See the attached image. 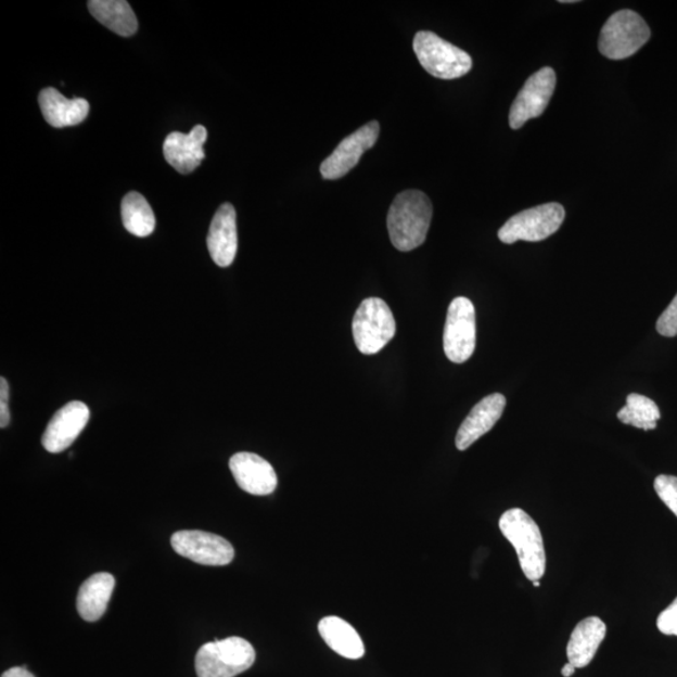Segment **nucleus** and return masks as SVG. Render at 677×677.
<instances>
[{"mask_svg":"<svg viewBox=\"0 0 677 677\" xmlns=\"http://www.w3.org/2000/svg\"><path fill=\"white\" fill-rule=\"evenodd\" d=\"M432 215V203L424 192L408 190L399 193L386 217L393 246L407 253L423 245L429 235Z\"/></svg>","mask_w":677,"mask_h":677,"instance_id":"nucleus-1","label":"nucleus"},{"mask_svg":"<svg viewBox=\"0 0 677 677\" xmlns=\"http://www.w3.org/2000/svg\"><path fill=\"white\" fill-rule=\"evenodd\" d=\"M499 529L518 552L523 574L539 582L546 572V552L541 529L521 508H512L499 519Z\"/></svg>","mask_w":677,"mask_h":677,"instance_id":"nucleus-2","label":"nucleus"},{"mask_svg":"<svg viewBox=\"0 0 677 677\" xmlns=\"http://www.w3.org/2000/svg\"><path fill=\"white\" fill-rule=\"evenodd\" d=\"M256 652L245 639L228 638L207 642L197 651L195 659L199 677H235L255 663Z\"/></svg>","mask_w":677,"mask_h":677,"instance_id":"nucleus-3","label":"nucleus"},{"mask_svg":"<svg viewBox=\"0 0 677 677\" xmlns=\"http://www.w3.org/2000/svg\"><path fill=\"white\" fill-rule=\"evenodd\" d=\"M651 31L640 14L624 10L612 14L604 23L599 50L609 60H625L648 43Z\"/></svg>","mask_w":677,"mask_h":677,"instance_id":"nucleus-4","label":"nucleus"},{"mask_svg":"<svg viewBox=\"0 0 677 677\" xmlns=\"http://www.w3.org/2000/svg\"><path fill=\"white\" fill-rule=\"evenodd\" d=\"M417 59L435 78L456 79L472 69L471 55L432 31H418L413 42Z\"/></svg>","mask_w":677,"mask_h":677,"instance_id":"nucleus-5","label":"nucleus"},{"mask_svg":"<svg viewBox=\"0 0 677 677\" xmlns=\"http://www.w3.org/2000/svg\"><path fill=\"white\" fill-rule=\"evenodd\" d=\"M397 332L393 312L384 301L368 297L353 319V336L357 348L366 356H374L388 344Z\"/></svg>","mask_w":677,"mask_h":677,"instance_id":"nucleus-6","label":"nucleus"},{"mask_svg":"<svg viewBox=\"0 0 677 677\" xmlns=\"http://www.w3.org/2000/svg\"><path fill=\"white\" fill-rule=\"evenodd\" d=\"M566 216L560 204L551 203L525 209L511 217L498 231V238L503 244H514L518 241L538 243L558 232Z\"/></svg>","mask_w":677,"mask_h":677,"instance_id":"nucleus-7","label":"nucleus"},{"mask_svg":"<svg viewBox=\"0 0 677 677\" xmlns=\"http://www.w3.org/2000/svg\"><path fill=\"white\" fill-rule=\"evenodd\" d=\"M475 342H477V325L474 305L467 297H456L449 305L443 335L447 358L456 365H462L473 356Z\"/></svg>","mask_w":677,"mask_h":677,"instance_id":"nucleus-8","label":"nucleus"},{"mask_svg":"<svg viewBox=\"0 0 677 677\" xmlns=\"http://www.w3.org/2000/svg\"><path fill=\"white\" fill-rule=\"evenodd\" d=\"M174 550L182 558L205 566H226L235 558L232 545L221 536L204 531H179L171 538Z\"/></svg>","mask_w":677,"mask_h":677,"instance_id":"nucleus-9","label":"nucleus"},{"mask_svg":"<svg viewBox=\"0 0 677 677\" xmlns=\"http://www.w3.org/2000/svg\"><path fill=\"white\" fill-rule=\"evenodd\" d=\"M555 88V74L551 67H545L532 75L510 111V126L520 130L527 120L542 115L550 103Z\"/></svg>","mask_w":677,"mask_h":677,"instance_id":"nucleus-10","label":"nucleus"},{"mask_svg":"<svg viewBox=\"0 0 677 677\" xmlns=\"http://www.w3.org/2000/svg\"><path fill=\"white\" fill-rule=\"evenodd\" d=\"M381 126L372 120L358 131L346 137L337 144L335 151L320 166L322 179L338 180L348 175L365 153L372 149L378 141Z\"/></svg>","mask_w":677,"mask_h":677,"instance_id":"nucleus-11","label":"nucleus"},{"mask_svg":"<svg viewBox=\"0 0 677 677\" xmlns=\"http://www.w3.org/2000/svg\"><path fill=\"white\" fill-rule=\"evenodd\" d=\"M91 412L82 401H71L56 412L48 423L42 438V445L50 454H61L66 450L90 421Z\"/></svg>","mask_w":677,"mask_h":677,"instance_id":"nucleus-12","label":"nucleus"},{"mask_svg":"<svg viewBox=\"0 0 677 677\" xmlns=\"http://www.w3.org/2000/svg\"><path fill=\"white\" fill-rule=\"evenodd\" d=\"M230 471L238 486L254 496H268L278 487V475L264 458L241 451L230 459Z\"/></svg>","mask_w":677,"mask_h":677,"instance_id":"nucleus-13","label":"nucleus"},{"mask_svg":"<svg viewBox=\"0 0 677 677\" xmlns=\"http://www.w3.org/2000/svg\"><path fill=\"white\" fill-rule=\"evenodd\" d=\"M207 141V130L197 125L190 133L173 132L164 142L165 159L177 173L188 175L203 163L206 157L204 144Z\"/></svg>","mask_w":677,"mask_h":677,"instance_id":"nucleus-14","label":"nucleus"},{"mask_svg":"<svg viewBox=\"0 0 677 677\" xmlns=\"http://www.w3.org/2000/svg\"><path fill=\"white\" fill-rule=\"evenodd\" d=\"M208 253L220 268H229L238 254L237 212L231 204L217 209L207 235Z\"/></svg>","mask_w":677,"mask_h":677,"instance_id":"nucleus-15","label":"nucleus"},{"mask_svg":"<svg viewBox=\"0 0 677 677\" xmlns=\"http://www.w3.org/2000/svg\"><path fill=\"white\" fill-rule=\"evenodd\" d=\"M506 405L504 395L499 393L490 394L488 397L483 398L471 410V413L464 419L461 426H459L456 447L459 450L469 449L473 443L494 429L499 419H501Z\"/></svg>","mask_w":677,"mask_h":677,"instance_id":"nucleus-16","label":"nucleus"},{"mask_svg":"<svg viewBox=\"0 0 677 677\" xmlns=\"http://www.w3.org/2000/svg\"><path fill=\"white\" fill-rule=\"evenodd\" d=\"M38 102L44 119L55 128L82 124L90 113V103L87 100H68L51 87L40 91Z\"/></svg>","mask_w":677,"mask_h":677,"instance_id":"nucleus-17","label":"nucleus"},{"mask_svg":"<svg viewBox=\"0 0 677 677\" xmlns=\"http://www.w3.org/2000/svg\"><path fill=\"white\" fill-rule=\"evenodd\" d=\"M606 625L599 617L592 616L579 621L567 644L569 663L576 668L590 665L596 652L606 638Z\"/></svg>","mask_w":677,"mask_h":677,"instance_id":"nucleus-18","label":"nucleus"},{"mask_svg":"<svg viewBox=\"0 0 677 677\" xmlns=\"http://www.w3.org/2000/svg\"><path fill=\"white\" fill-rule=\"evenodd\" d=\"M116 579L107 572H100L80 586L77 596V610L80 617L88 623H95L106 612Z\"/></svg>","mask_w":677,"mask_h":677,"instance_id":"nucleus-19","label":"nucleus"},{"mask_svg":"<svg viewBox=\"0 0 677 677\" xmlns=\"http://www.w3.org/2000/svg\"><path fill=\"white\" fill-rule=\"evenodd\" d=\"M319 633L328 647L343 657L359 660L366 654L365 643L356 628L341 617L322 618Z\"/></svg>","mask_w":677,"mask_h":677,"instance_id":"nucleus-20","label":"nucleus"},{"mask_svg":"<svg viewBox=\"0 0 677 677\" xmlns=\"http://www.w3.org/2000/svg\"><path fill=\"white\" fill-rule=\"evenodd\" d=\"M88 10L94 20L120 37H131L139 29V21L125 0H90Z\"/></svg>","mask_w":677,"mask_h":677,"instance_id":"nucleus-21","label":"nucleus"},{"mask_svg":"<svg viewBox=\"0 0 677 677\" xmlns=\"http://www.w3.org/2000/svg\"><path fill=\"white\" fill-rule=\"evenodd\" d=\"M126 230L137 238H148L156 228V217L149 201L139 192H130L120 206Z\"/></svg>","mask_w":677,"mask_h":677,"instance_id":"nucleus-22","label":"nucleus"},{"mask_svg":"<svg viewBox=\"0 0 677 677\" xmlns=\"http://www.w3.org/2000/svg\"><path fill=\"white\" fill-rule=\"evenodd\" d=\"M617 418L621 423L633 425L635 429L652 431L656 429L661 413L654 400L633 393L628 395L626 406L619 410Z\"/></svg>","mask_w":677,"mask_h":677,"instance_id":"nucleus-23","label":"nucleus"},{"mask_svg":"<svg viewBox=\"0 0 677 677\" xmlns=\"http://www.w3.org/2000/svg\"><path fill=\"white\" fill-rule=\"evenodd\" d=\"M654 488L663 501L677 518V477L661 474L654 482Z\"/></svg>","mask_w":677,"mask_h":677,"instance_id":"nucleus-24","label":"nucleus"},{"mask_svg":"<svg viewBox=\"0 0 677 677\" xmlns=\"http://www.w3.org/2000/svg\"><path fill=\"white\" fill-rule=\"evenodd\" d=\"M656 329L660 335L674 337L677 335V294L666 310L661 314Z\"/></svg>","mask_w":677,"mask_h":677,"instance_id":"nucleus-25","label":"nucleus"},{"mask_svg":"<svg viewBox=\"0 0 677 677\" xmlns=\"http://www.w3.org/2000/svg\"><path fill=\"white\" fill-rule=\"evenodd\" d=\"M657 628L664 635L677 636V598L670 606L661 612Z\"/></svg>","mask_w":677,"mask_h":677,"instance_id":"nucleus-26","label":"nucleus"},{"mask_svg":"<svg viewBox=\"0 0 677 677\" xmlns=\"http://www.w3.org/2000/svg\"><path fill=\"white\" fill-rule=\"evenodd\" d=\"M2 677H36L27 667H12L3 673Z\"/></svg>","mask_w":677,"mask_h":677,"instance_id":"nucleus-27","label":"nucleus"},{"mask_svg":"<svg viewBox=\"0 0 677 677\" xmlns=\"http://www.w3.org/2000/svg\"><path fill=\"white\" fill-rule=\"evenodd\" d=\"M576 672V667L574 665H572L571 663H567L566 665H564L562 667V676L563 677H571L572 675H574Z\"/></svg>","mask_w":677,"mask_h":677,"instance_id":"nucleus-28","label":"nucleus"},{"mask_svg":"<svg viewBox=\"0 0 677 677\" xmlns=\"http://www.w3.org/2000/svg\"><path fill=\"white\" fill-rule=\"evenodd\" d=\"M532 584H534V586H535V587H539V586H541V583H539V582H534V583H532Z\"/></svg>","mask_w":677,"mask_h":677,"instance_id":"nucleus-29","label":"nucleus"}]
</instances>
